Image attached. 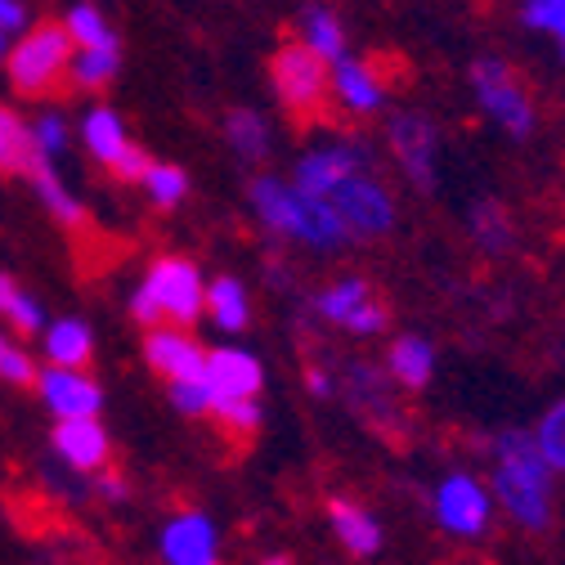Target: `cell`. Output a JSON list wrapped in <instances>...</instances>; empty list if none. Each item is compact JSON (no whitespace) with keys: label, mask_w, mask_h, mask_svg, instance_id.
<instances>
[{"label":"cell","mask_w":565,"mask_h":565,"mask_svg":"<svg viewBox=\"0 0 565 565\" xmlns=\"http://www.w3.org/2000/svg\"><path fill=\"white\" fill-rule=\"evenodd\" d=\"M328 90H332V99H337L350 117H369V113H377V108L386 104V86H382V77L373 73L369 63L350 58V54H341V58L332 63Z\"/></svg>","instance_id":"4fadbf2b"},{"label":"cell","mask_w":565,"mask_h":565,"mask_svg":"<svg viewBox=\"0 0 565 565\" xmlns=\"http://www.w3.org/2000/svg\"><path fill=\"white\" fill-rule=\"evenodd\" d=\"M73 67V36H67L63 23L45 19L36 23L14 50H10V86L23 95V99H50L63 90V77Z\"/></svg>","instance_id":"277c9868"},{"label":"cell","mask_w":565,"mask_h":565,"mask_svg":"<svg viewBox=\"0 0 565 565\" xmlns=\"http://www.w3.org/2000/svg\"><path fill=\"white\" fill-rule=\"evenodd\" d=\"M82 135H86V149L104 162V167H113L117 162V153L130 145L126 139V126H121V117L113 113V108H95V113H86V121H82Z\"/></svg>","instance_id":"4316f807"},{"label":"cell","mask_w":565,"mask_h":565,"mask_svg":"<svg viewBox=\"0 0 565 565\" xmlns=\"http://www.w3.org/2000/svg\"><path fill=\"white\" fill-rule=\"evenodd\" d=\"M36 386H41L45 404H50L58 417H95L99 404H104L99 382L86 377L82 369H58V364H54L50 373L36 377Z\"/></svg>","instance_id":"9a60e30c"},{"label":"cell","mask_w":565,"mask_h":565,"mask_svg":"<svg viewBox=\"0 0 565 565\" xmlns=\"http://www.w3.org/2000/svg\"><path fill=\"white\" fill-rule=\"evenodd\" d=\"M63 28H67V36H73V45H82V50H113L117 45V32L108 28V19L95 6H73L63 19Z\"/></svg>","instance_id":"f1b7e54d"},{"label":"cell","mask_w":565,"mask_h":565,"mask_svg":"<svg viewBox=\"0 0 565 565\" xmlns=\"http://www.w3.org/2000/svg\"><path fill=\"white\" fill-rule=\"evenodd\" d=\"M0 54H6V32H0Z\"/></svg>","instance_id":"f6af8a7d"},{"label":"cell","mask_w":565,"mask_h":565,"mask_svg":"<svg viewBox=\"0 0 565 565\" xmlns=\"http://www.w3.org/2000/svg\"><path fill=\"white\" fill-rule=\"evenodd\" d=\"M206 386H211V404H221V399H256L260 386H265V369L247 355V350H211L206 364Z\"/></svg>","instance_id":"8fae6325"},{"label":"cell","mask_w":565,"mask_h":565,"mask_svg":"<svg viewBox=\"0 0 565 565\" xmlns=\"http://www.w3.org/2000/svg\"><path fill=\"white\" fill-rule=\"evenodd\" d=\"M171 391V404L189 417H206L211 413V386H206V373H189V377H171L167 382Z\"/></svg>","instance_id":"e575fe53"},{"label":"cell","mask_w":565,"mask_h":565,"mask_svg":"<svg viewBox=\"0 0 565 565\" xmlns=\"http://www.w3.org/2000/svg\"><path fill=\"white\" fill-rule=\"evenodd\" d=\"M19 28H28V10L19 0H0V32H19Z\"/></svg>","instance_id":"60d3db41"},{"label":"cell","mask_w":565,"mask_h":565,"mask_svg":"<svg viewBox=\"0 0 565 565\" xmlns=\"http://www.w3.org/2000/svg\"><path fill=\"white\" fill-rule=\"evenodd\" d=\"M350 404H355V413L369 417L373 427H395V422H404L399 404L386 391V373L373 364H350Z\"/></svg>","instance_id":"e0dca14e"},{"label":"cell","mask_w":565,"mask_h":565,"mask_svg":"<svg viewBox=\"0 0 565 565\" xmlns=\"http://www.w3.org/2000/svg\"><path fill=\"white\" fill-rule=\"evenodd\" d=\"M28 180L36 184L41 202L50 206V216H54L58 225H67V230H86V211H82V202L58 184V175H54V167H50V158H45L41 149H36V158H32V167H28Z\"/></svg>","instance_id":"ffe728a7"},{"label":"cell","mask_w":565,"mask_h":565,"mask_svg":"<svg viewBox=\"0 0 565 565\" xmlns=\"http://www.w3.org/2000/svg\"><path fill=\"white\" fill-rule=\"evenodd\" d=\"M225 135H230V149L243 158V162H265L269 149H274V135H269V121L256 113V108H234L225 117Z\"/></svg>","instance_id":"44dd1931"},{"label":"cell","mask_w":565,"mask_h":565,"mask_svg":"<svg viewBox=\"0 0 565 565\" xmlns=\"http://www.w3.org/2000/svg\"><path fill=\"white\" fill-rule=\"evenodd\" d=\"M471 234H476V243H480L484 252H508L512 238H516L503 202H476V211H471Z\"/></svg>","instance_id":"83f0119b"},{"label":"cell","mask_w":565,"mask_h":565,"mask_svg":"<svg viewBox=\"0 0 565 565\" xmlns=\"http://www.w3.org/2000/svg\"><path fill=\"white\" fill-rule=\"evenodd\" d=\"M561 63H565V41H561Z\"/></svg>","instance_id":"bcb514c9"},{"label":"cell","mask_w":565,"mask_h":565,"mask_svg":"<svg viewBox=\"0 0 565 565\" xmlns=\"http://www.w3.org/2000/svg\"><path fill=\"white\" fill-rule=\"evenodd\" d=\"M436 521L454 534V539H480L489 525V493L476 476L458 471L449 480H440L436 489Z\"/></svg>","instance_id":"9c48e42d"},{"label":"cell","mask_w":565,"mask_h":565,"mask_svg":"<svg viewBox=\"0 0 565 565\" xmlns=\"http://www.w3.org/2000/svg\"><path fill=\"white\" fill-rule=\"evenodd\" d=\"M521 19L534 32H552L565 41V0H521Z\"/></svg>","instance_id":"d590c367"},{"label":"cell","mask_w":565,"mask_h":565,"mask_svg":"<svg viewBox=\"0 0 565 565\" xmlns=\"http://www.w3.org/2000/svg\"><path fill=\"white\" fill-rule=\"evenodd\" d=\"M252 206H256L260 225L278 238H297V243L319 247V252H337L341 243H350V230L328 206V198H315V193H306L297 184H282L274 175L252 180Z\"/></svg>","instance_id":"7a4b0ae2"},{"label":"cell","mask_w":565,"mask_h":565,"mask_svg":"<svg viewBox=\"0 0 565 565\" xmlns=\"http://www.w3.org/2000/svg\"><path fill=\"white\" fill-rule=\"evenodd\" d=\"M493 499L503 503V512L530 530V534H543L552 530V467L543 462L539 445L525 436V431H499L493 440Z\"/></svg>","instance_id":"6da1fadb"},{"label":"cell","mask_w":565,"mask_h":565,"mask_svg":"<svg viewBox=\"0 0 565 565\" xmlns=\"http://www.w3.org/2000/svg\"><path fill=\"white\" fill-rule=\"evenodd\" d=\"M99 489L108 493V499H126V480L113 476V471H104V467H99Z\"/></svg>","instance_id":"b9f144b4"},{"label":"cell","mask_w":565,"mask_h":565,"mask_svg":"<svg viewBox=\"0 0 565 565\" xmlns=\"http://www.w3.org/2000/svg\"><path fill=\"white\" fill-rule=\"evenodd\" d=\"M211 417H216L234 440H252L260 431V404L256 399H221V404H211Z\"/></svg>","instance_id":"d6a6232c"},{"label":"cell","mask_w":565,"mask_h":565,"mask_svg":"<svg viewBox=\"0 0 565 565\" xmlns=\"http://www.w3.org/2000/svg\"><path fill=\"white\" fill-rule=\"evenodd\" d=\"M386 319H391V306H386L382 297H369L355 315H350V323H345V328L355 332V337H377V332L386 328Z\"/></svg>","instance_id":"74e56055"},{"label":"cell","mask_w":565,"mask_h":565,"mask_svg":"<svg viewBox=\"0 0 565 565\" xmlns=\"http://www.w3.org/2000/svg\"><path fill=\"white\" fill-rule=\"evenodd\" d=\"M328 516H332V530H337V543L350 552V556H377L382 552V525L350 499H332L328 503Z\"/></svg>","instance_id":"ac0fdd59"},{"label":"cell","mask_w":565,"mask_h":565,"mask_svg":"<svg viewBox=\"0 0 565 565\" xmlns=\"http://www.w3.org/2000/svg\"><path fill=\"white\" fill-rule=\"evenodd\" d=\"M32 158H36L32 126H23L14 108L0 104V175H28Z\"/></svg>","instance_id":"603a6c76"},{"label":"cell","mask_w":565,"mask_h":565,"mask_svg":"<svg viewBox=\"0 0 565 565\" xmlns=\"http://www.w3.org/2000/svg\"><path fill=\"white\" fill-rule=\"evenodd\" d=\"M149 153L145 149H139V145H126L121 153H117V162L108 167V175L113 180H121V184H135V180H145V171H149Z\"/></svg>","instance_id":"ab89813d"},{"label":"cell","mask_w":565,"mask_h":565,"mask_svg":"<svg viewBox=\"0 0 565 565\" xmlns=\"http://www.w3.org/2000/svg\"><path fill=\"white\" fill-rule=\"evenodd\" d=\"M32 139H36V149L54 162L58 153H63V145H67V130H63V117H54V113H45L36 126H32Z\"/></svg>","instance_id":"f35d334b"},{"label":"cell","mask_w":565,"mask_h":565,"mask_svg":"<svg viewBox=\"0 0 565 565\" xmlns=\"http://www.w3.org/2000/svg\"><path fill=\"white\" fill-rule=\"evenodd\" d=\"M117 63H121V45L113 50H82V58H73V86L77 90H104L117 77Z\"/></svg>","instance_id":"f546056e"},{"label":"cell","mask_w":565,"mask_h":565,"mask_svg":"<svg viewBox=\"0 0 565 565\" xmlns=\"http://www.w3.org/2000/svg\"><path fill=\"white\" fill-rule=\"evenodd\" d=\"M202 301H206V288H202V274L193 260L184 256H162L149 265V278L145 288L135 292L130 310L139 323H193L202 315Z\"/></svg>","instance_id":"3957f363"},{"label":"cell","mask_w":565,"mask_h":565,"mask_svg":"<svg viewBox=\"0 0 565 565\" xmlns=\"http://www.w3.org/2000/svg\"><path fill=\"white\" fill-rule=\"evenodd\" d=\"M139 184L149 189L153 206H162V211L180 206L184 193H189V175L180 167H171V162H149V171H145V180H139Z\"/></svg>","instance_id":"4dcf8cb0"},{"label":"cell","mask_w":565,"mask_h":565,"mask_svg":"<svg viewBox=\"0 0 565 565\" xmlns=\"http://www.w3.org/2000/svg\"><path fill=\"white\" fill-rule=\"evenodd\" d=\"M350 171H373V153L360 145V139H341V145H323L315 153H306L297 162V189L323 198L337 180H345Z\"/></svg>","instance_id":"30bf717a"},{"label":"cell","mask_w":565,"mask_h":565,"mask_svg":"<svg viewBox=\"0 0 565 565\" xmlns=\"http://www.w3.org/2000/svg\"><path fill=\"white\" fill-rule=\"evenodd\" d=\"M0 315H6L23 337H32L41 328V306L19 288L10 274H0Z\"/></svg>","instance_id":"1f68e13d"},{"label":"cell","mask_w":565,"mask_h":565,"mask_svg":"<svg viewBox=\"0 0 565 565\" xmlns=\"http://www.w3.org/2000/svg\"><path fill=\"white\" fill-rule=\"evenodd\" d=\"M206 315L211 319H216L225 332H243L247 328V319H252V301H247V288H243V282L238 278H216V282H211V288H206Z\"/></svg>","instance_id":"d4e9b609"},{"label":"cell","mask_w":565,"mask_h":565,"mask_svg":"<svg viewBox=\"0 0 565 565\" xmlns=\"http://www.w3.org/2000/svg\"><path fill=\"white\" fill-rule=\"evenodd\" d=\"M0 377L14 382V386L36 382V364L28 360V350H19V345H10V341H0Z\"/></svg>","instance_id":"8d00e7d4"},{"label":"cell","mask_w":565,"mask_h":565,"mask_svg":"<svg viewBox=\"0 0 565 565\" xmlns=\"http://www.w3.org/2000/svg\"><path fill=\"white\" fill-rule=\"evenodd\" d=\"M323 198L355 238H386L395 230V198L373 171H350Z\"/></svg>","instance_id":"52a82bcc"},{"label":"cell","mask_w":565,"mask_h":565,"mask_svg":"<svg viewBox=\"0 0 565 565\" xmlns=\"http://www.w3.org/2000/svg\"><path fill=\"white\" fill-rule=\"evenodd\" d=\"M0 341H6V337H0Z\"/></svg>","instance_id":"7dc6e473"},{"label":"cell","mask_w":565,"mask_h":565,"mask_svg":"<svg viewBox=\"0 0 565 565\" xmlns=\"http://www.w3.org/2000/svg\"><path fill=\"white\" fill-rule=\"evenodd\" d=\"M145 360L158 377H189V373H202L206 364V350L180 328V323H153L149 337H145Z\"/></svg>","instance_id":"7c38bea8"},{"label":"cell","mask_w":565,"mask_h":565,"mask_svg":"<svg viewBox=\"0 0 565 565\" xmlns=\"http://www.w3.org/2000/svg\"><path fill=\"white\" fill-rule=\"evenodd\" d=\"M301 45L315 50L323 63H337L345 54V28L328 6H319V0L301 10Z\"/></svg>","instance_id":"7402d4cb"},{"label":"cell","mask_w":565,"mask_h":565,"mask_svg":"<svg viewBox=\"0 0 565 565\" xmlns=\"http://www.w3.org/2000/svg\"><path fill=\"white\" fill-rule=\"evenodd\" d=\"M306 386H310V395H319V399L332 395V377H328L323 369H310V373H306Z\"/></svg>","instance_id":"7bdbcfd3"},{"label":"cell","mask_w":565,"mask_h":565,"mask_svg":"<svg viewBox=\"0 0 565 565\" xmlns=\"http://www.w3.org/2000/svg\"><path fill=\"white\" fill-rule=\"evenodd\" d=\"M534 445H539V454H543V462H547L552 471H565V399L543 413Z\"/></svg>","instance_id":"836d02e7"},{"label":"cell","mask_w":565,"mask_h":565,"mask_svg":"<svg viewBox=\"0 0 565 565\" xmlns=\"http://www.w3.org/2000/svg\"><path fill=\"white\" fill-rule=\"evenodd\" d=\"M269 86L297 121H315L328 104V63L301 41H288L269 54Z\"/></svg>","instance_id":"5b68a950"},{"label":"cell","mask_w":565,"mask_h":565,"mask_svg":"<svg viewBox=\"0 0 565 565\" xmlns=\"http://www.w3.org/2000/svg\"><path fill=\"white\" fill-rule=\"evenodd\" d=\"M54 449L63 454L67 467H77V471H99L108 462V436H104V427L95 417H58Z\"/></svg>","instance_id":"2e32d148"},{"label":"cell","mask_w":565,"mask_h":565,"mask_svg":"<svg viewBox=\"0 0 565 565\" xmlns=\"http://www.w3.org/2000/svg\"><path fill=\"white\" fill-rule=\"evenodd\" d=\"M260 565H292V561H288V556H265Z\"/></svg>","instance_id":"ee69618b"},{"label":"cell","mask_w":565,"mask_h":565,"mask_svg":"<svg viewBox=\"0 0 565 565\" xmlns=\"http://www.w3.org/2000/svg\"><path fill=\"white\" fill-rule=\"evenodd\" d=\"M162 556H167V565H221L216 525L202 512H180L162 530Z\"/></svg>","instance_id":"5bb4252c"},{"label":"cell","mask_w":565,"mask_h":565,"mask_svg":"<svg viewBox=\"0 0 565 565\" xmlns=\"http://www.w3.org/2000/svg\"><path fill=\"white\" fill-rule=\"evenodd\" d=\"M45 355L58 364V369H86L90 355H95V337L82 319H63L50 328L45 337Z\"/></svg>","instance_id":"cb8c5ba5"},{"label":"cell","mask_w":565,"mask_h":565,"mask_svg":"<svg viewBox=\"0 0 565 565\" xmlns=\"http://www.w3.org/2000/svg\"><path fill=\"white\" fill-rule=\"evenodd\" d=\"M386 139H391V153H395L399 171L417 189H431L436 184V149H440L436 126L422 113H395L386 126Z\"/></svg>","instance_id":"ba28073f"},{"label":"cell","mask_w":565,"mask_h":565,"mask_svg":"<svg viewBox=\"0 0 565 565\" xmlns=\"http://www.w3.org/2000/svg\"><path fill=\"white\" fill-rule=\"evenodd\" d=\"M369 297H377V292H373V282H369L364 274H345V278H337V282H332V288H323V292H319V301H315V306H319V315H323L328 323H341V328H345V323H350V315H355Z\"/></svg>","instance_id":"484cf974"},{"label":"cell","mask_w":565,"mask_h":565,"mask_svg":"<svg viewBox=\"0 0 565 565\" xmlns=\"http://www.w3.org/2000/svg\"><path fill=\"white\" fill-rule=\"evenodd\" d=\"M471 86H476V99L480 108L499 121L512 139H530L534 135V95L530 86L516 77V67L508 58H476L471 67Z\"/></svg>","instance_id":"8992f818"},{"label":"cell","mask_w":565,"mask_h":565,"mask_svg":"<svg viewBox=\"0 0 565 565\" xmlns=\"http://www.w3.org/2000/svg\"><path fill=\"white\" fill-rule=\"evenodd\" d=\"M386 369L404 391H427L431 373H436V350H431V341H422V337H399L391 345Z\"/></svg>","instance_id":"d6986e66"}]
</instances>
